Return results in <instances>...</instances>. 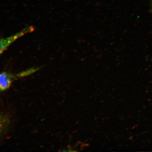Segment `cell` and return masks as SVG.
I'll use <instances>...</instances> for the list:
<instances>
[{
    "label": "cell",
    "mask_w": 152,
    "mask_h": 152,
    "mask_svg": "<svg viewBox=\"0 0 152 152\" xmlns=\"http://www.w3.org/2000/svg\"><path fill=\"white\" fill-rule=\"evenodd\" d=\"M16 79L12 74L3 72L0 75V90L3 91L9 88L11 83Z\"/></svg>",
    "instance_id": "obj_2"
},
{
    "label": "cell",
    "mask_w": 152,
    "mask_h": 152,
    "mask_svg": "<svg viewBox=\"0 0 152 152\" xmlns=\"http://www.w3.org/2000/svg\"><path fill=\"white\" fill-rule=\"evenodd\" d=\"M39 68H30V69L26 70V71L20 72V73L18 74V75H16V76L17 77H26V76L31 75V74L35 73V72L37 71L38 70H39Z\"/></svg>",
    "instance_id": "obj_3"
},
{
    "label": "cell",
    "mask_w": 152,
    "mask_h": 152,
    "mask_svg": "<svg viewBox=\"0 0 152 152\" xmlns=\"http://www.w3.org/2000/svg\"><path fill=\"white\" fill-rule=\"evenodd\" d=\"M34 30L33 26H30L24 28V29L19 32L15 35L5 38L2 39L1 40V47H0V54H1L10 45L14 42L17 39L26 34L33 31Z\"/></svg>",
    "instance_id": "obj_1"
}]
</instances>
